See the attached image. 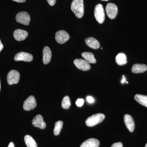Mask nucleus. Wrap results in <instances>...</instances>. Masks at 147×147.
<instances>
[{"label": "nucleus", "instance_id": "obj_22", "mask_svg": "<svg viewBox=\"0 0 147 147\" xmlns=\"http://www.w3.org/2000/svg\"><path fill=\"white\" fill-rule=\"evenodd\" d=\"M63 126V122L61 121H59L55 123V128L54 129V133L55 136H57L60 133L61 130Z\"/></svg>", "mask_w": 147, "mask_h": 147}, {"label": "nucleus", "instance_id": "obj_27", "mask_svg": "<svg viewBox=\"0 0 147 147\" xmlns=\"http://www.w3.org/2000/svg\"><path fill=\"white\" fill-rule=\"evenodd\" d=\"M47 2L51 6H54L56 3L57 0H47Z\"/></svg>", "mask_w": 147, "mask_h": 147}, {"label": "nucleus", "instance_id": "obj_30", "mask_svg": "<svg viewBox=\"0 0 147 147\" xmlns=\"http://www.w3.org/2000/svg\"><path fill=\"white\" fill-rule=\"evenodd\" d=\"M3 48V45L1 40H0V52L2 50Z\"/></svg>", "mask_w": 147, "mask_h": 147}, {"label": "nucleus", "instance_id": "obj_10", "mask_svg": "<svg viewBox=\"0 0 147 147\" xmlns=\"http://www.w3.org/2000/svg\"><path fill=\"white\" fill-rule=\"evenodd\" d=\"M14 59L16 61H24L29 62L33 60V57L31 54L22 52L16 54L14 57Z\"/></svg>", "mask_w": 147, "mask_h": 147}, {"label": "nucleus", "instance_id": "obj_26", "mask_svg": "<svg viewBox=\"0 0 147 147\" xmlns=\"http://www.w3.org/2000/svg\"><path fill=\"white\" fill-rule=\"evenodd\" d=\"M87 100L89 103H92L94 102V99L92 96H88L87 98Z\"/></svg>", "mask_w": 147, "mask_h": 147}, {"label": "nucleus", "instance_id": "obj_34", "mask_svg": "<svg viewBox=\"0 0 147 147\" xmlns=\"http://www.w3.org/2000/svg\"><path fill=\"white\" fill-rule=\"evenodd\" d=\"M145 147H147V143L146 144V146H145Z\"/></svg>", "mask_w": 147, "mask_h": 147}, {"label": "nucleus", "instance_id": "obj_5", "mask_svg": "<svg viewBox=\"0 0 147 147\" xmlns=\"http://www.w3.org/2000/svg\"><path fill=\"white\" fill-rule=\"evenodd\" d=\"M20 73L15 70H11L7 74V82L9 85L18 84L20 80Z\"/></svg>", "mask_w": 147, "mask_h": 147}, {"label": "nucleus", "instance_id": "obj_14", "mask_svg": "<svg viewBox=\"0 0 147 147\" xmlns=\"http://www.w3.org/2000/svg\"><path fill=\"white\" fill-rule=\"evenodd\" d=\"M42 60L44 64H47L50 63L52 57V52L49 47L46 46L42 51Z\"/></svg>", "mask_w": 147, "mask_h": 147}, {"label": "nucleus", "instance_id": "obj_31", "mask_svg": "<svg viewBox=\"0 0 147 147\" xmlns=\"http://www.w3.org/2000/svg\"><path fill=\"white\" fill-rule=\"evenodd\" d=\"M8 147H14V144L12 142H10L9 145Z\"/></svg>", "mask_w": 147, "mask_h": 147}, {"label": "nucleus", "instance_id": "obj_6", "mask_svg": "<svg viewBox=\"0 0 147 147\" xmlns=\"http://www.w3.org/2000/svg\"><path fill=\"white\" fill-rule=\"evenodd\" d=\"M105 10L109 18L111 19L115 18L118 13V8L115 4L109 3L106 6Z\"/></svg>", "mask_w": 147, "mask_h": 147}, {"label": "nucleus", "instance_id": "obj_17", "mask_svg": "<svg viewBox=\"0 0 147 147\" xmlns=\"http://www.w3.org/2000/svg\"><path fill=\"white\" fill-rule=\"evenodd\" d=\"M147 70V66L144 64H135L131 68V71L135 74L143 73Z\"/></svg>", "mask_w": 147, "mask_h": 147}, {"label": "nucleus", "instance_id": "obj_15", "mask_svg": "<svg viewBox=\"0 0 147 147\" xmlns=\"http://www.w3.org/2000/svg\"><path fill=\"white\" fill-rule=\"evenodd\" d=\"M100 142L97 139L91 138L83 142L80 147H98Z\"/></svg>", "mask_w": 147, "mask_h": 147}, {"label": "nucleus", "instance_id": "obj_23", "mask_svg": "<svg viewBox=\"0 0 147 147\" xmlns=\"http://www.w3.org/2000/svg\"><path fill=\"white\" fill-rule=\"evenodd\" d=\"M70 105H71V101L69 97L67 96H65L62 101V107L63 109L67 110L70 107Z\"/></svg>", "mask_w": 147, "mask_h": 147}, {"label": "nucleus", "instance_id": "obj_33", "mask_svg": "<svg viewBox=\"0 0 147 147\" xmlns=\"http://www.w3.org/2000/svg\"><path fill=\"white\" fill-rule=\"evenodd\" d=\"M101 1H109V0H101Z\"/></svg>", "mask_w": 147, "mask_h": 147}, {"label": "nucleus", "instance_id": "obj_8", "mask_svg": "<svg viewBox=\"0 0 147 147\" xmlns=\"http://www.w3.org/2000/svg\"><path fill=\"white\" fill-rule=\"evenodd\" d=\"M36 106V100L33 96H30L24 101V110L26 111H30L34 109Z\"/></svg>", "mask_w": 147, "mask_h": 147}, {"label": "nucleus", "instance_id": "obj_29", "mask_svg": "<svg viewBox=\"0 0 147 147\" xmlns=\"http://www.w3.org/2000/svg\"><path fill=\"white\" fill-rule=\"evenodd\" d=\"M14 1L17 3H24L26 1V0H12Z\"/></svg>", "mask_w": 147, "mask_h": 147}, {"label": "nucleus", "instance_id": "obj_1", "mask_svg": "<svg viewBox=\"0 0 147 147\" xmlns=\"http://www.w3.org/2000/svg\"><path fill=\"white\" fill-rule=\"evenodd\" d=\"M71 9L76 17L82 18L84 14V1L73 0L71 3Z\"/></svg>", "mask_w": 147, "mask_h": 147}, {"label": "nucleus", "instance_id": "obj_12", "mask_svg": "<svg viewBox=\"0 0 147 147\" xmlns=\"http://www.w3.org/2000/svg\"><path fill=\"white\" fill-rule=\"evenodd\" d=\"M124 121L127 128L130 132H133L135 127V124L132 117L128 114H126L124 117Z\"/></svg>", "mask_w": 147, "mask_h": 147}, {"label": "nucleus", "instance_id": "obj_32", "mask_svg": "<svg viewBox=\"0 0 147 147\" xmlns=\"http://www.w3.org/2000/svg\"><path fill=\"white\" fill-rule=\"evenodd\" d=\"M1 81H0V91H1Z\"/></svg>", "mask_w": 147, "mask_h": 147}, {"label": "nucleus", "instance_id": "obj_9", "mask_svg": "<svg viewBox=\"0 0 147 147\" xmlns=\"http://www.w3.org/2000/svg\"><path fill=\"white\" fill-rule=\"evenodd\" d=\"M74 63L77 68L82 71H88L91 68L89 63L82 59H76L74 61Z\"/></svg>", "mask_w": 147, "mask_h": 147}, {"label": "nucleus", "instance_id": "obj_24", "mask_svg": "<svg viewBox=\"0 0 147 147\" xmlns=\"http://www.w3.org/2000/svg\"><path fill=\"white\" fill-rule=\"evenodd\" d=\"M84 100L82 98H79L77 99L76 102V104L78 107H81L84 105Z\"/></svg>", "mask_w": 147, "mask_h": 147}, {"label": "nucleus", "instance_id": "obj_21", "mask_svg": "<svg viewBox=\"0 0 147 147\" xmlns=\"http://www.w3.org/2000/svg\"><path fill=\"white\" fill-rule=\"evenodd\" d=\"M24 141L27 147H38L34 139L29 135H26L24 137Z\"/></svg>", "mask_w": 147, "mask_h": 147}, {"label": "nucleus", "instance_id": "obj_16", "mask_svg": "<svg viewBox=\"0 0 147 147\" xmlns=\"http://www.w3.org/2000/svg\"><path fill=\"white\" fill-rule=\"evenodd\" d=\"M85 42L88 47L92 49H97L100 47V43L94 38H87L85 39Z\"/></svg>", "mask_w": 147, "mask_h": 147}, {"label": "nucleus", "instance_id": "obj_4", "mask_svg": "<svg viewBox=\"0 0 147 147\" xmlns=\"http://www.w3.org/2000/svg\"><path fill=\"white\" fill-rule=\"evenodd\" d=\"M16 21L18 23L28 26L30 21V17L28 13L26 11H21L17 13L16 17Z\"/></svg>", "mask_w": 147, "mask_h": 147}, {"label": "nucleus", "instance_id": "obj_19", "mask_svg": "<svg viewBox=\"0 0 147 147\" xmlns=\"http://www.w3.org/2000/svg\"><path fill=\"white\" fill-rule=\"evenodd\" d=\"M116 62L119 65H123L127 63L126 55L123 53H119L116 56Z\"/></svg>", "mask_w": 147, "mask_h": 147}, {"label": "nucleus", "instance_id": "obj_25", "mask_svg": "<svg viewBox=\"0 0 147 147\" xmlns=\"http://www.w3.org/2000/svg\"><path fill=\"white\" fill-rule=\"evenodd\" d=\"M111 147H123V144L121 142L114 143Z\"/></svg>", "mask_w": 147, "mask_h": 147}, {"label": "nucleus", "instance_id": "obj_11", "mask_svg": "<svg viewBox=\"0 0 147 147\" xmlns=\"http://www.w3.org/2000/svg\"><path fill=\"white\" fill-rule=\"evenodd\" d=\"M32 123L34 126L41 129H44L46 127V125L43 117L40 115H38L34 117L32 121Z\"/></svg>", "mask_w": 147, "mask_h": 147}, {"label": "nucleus", "instance_id": "obj_13", "mask_svg": "<svg viewBox=\"0 0 147 147\" xmlns=\"http://www.w3.org/2000/svg\"><path fill=\"white\" fill-rule=\"evenodd\" d=\"M13 37L17 41H22L26 39L28 35V32L21 29H17L13 32Z\"/></svg>", "mask_w": 147, "mask_h": 147}, {"label": "nucleus", "instance_id": "obj_28", "mask_svg": "<svg viewBox=\"0 0 147 147\" xmlns=\"http://www.w3.org/2000/svg\"><path fill=\"white\" fill-rule=\"evenodd\" d=\"M125 82H126V79H125V76L123 75V76L122 79L121 81V83L122 84H124V83H125ZM126 83H128V82H126Z\"/></svg>", "mask_w": 147, "mask_h": 147}, {"label": "nucleus", "instance_id": "obj_18", "mask_svg": "<svg viewBox=\"0 0 147 147\" xmlns=\"http://www.w3.org/2000/svg\"><path fill=\"white\" fill-rule=\"evenodd\" d=\"M82 56L89 63H96V60L94 55L91 53L84 52L82 53Z\"/></svg>", "mask_w": 147, "mask_h": 147}, {"label": "nucleus", "instance_id": "obj_2", "mask_svg": "<svg viewBox=\"0 0 147 147\" xmlns=\"http://www.w3.org/2000/svg\"><path fill=\"white\" fill-rule=\"evenodd\" d=\"M105 117V116L103 114H94L87 119L86 121V125L88 127L94 126L102 122Z\"/></svg>", "mask_w": 147, "mask_h": 147}, {"label": "nucleus", "instance_id": "obj_20", "mask_svg": "<svg viewBox=\"0 0 147 147\" xmlns=\"http://www.w3.org/2000/svg\"><path fill=\"white\" fill-rule=\"evenodd\" d=\"M134 99L141 105L147 107V96L137 94L134 96Z\"/></svg>", "mask_w": 147, "mask_h": 147}, {"label": "nucleus", "instance_id": "obj_7", "mask_svg": "<svg viewBox=\"0 0 147 147\" xmlns=\"http://www.w3.org/2000/svg\"><path fill=\"white\" fill-rule=\"evenodd\" d=\"M69 38V36L65 31L59 30L55 34V39L59 44L65 43Z\"/></svg>", "mask_w": 147, "mask_h": 147}, {"label": "nucleus", "instance_id": "obj_3", "mask_svg": "<svg viewBox=\"0 0 147 147\" xmlns=\"http://www.w3.org/2000/svg\"><path fill=\"white\" fill-rule=\"evenodd\" d=\"M94 15L96 21L101 24L105 21V14L103 6L100 4H98L94 8Z\"/></svg>", "mask_w": 147, "mask_h": 147}]
</instances>
